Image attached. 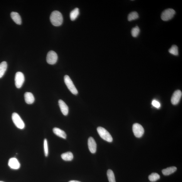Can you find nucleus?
Returning <instances> with one entry per match:
<instances>
[{"instance_id":"nucleus-11","label":"nucleus","mask_w":182,"mask_h":182,"mask_svg":"<svg viewBox=\"0 0 182 182\" xmlns=\"http://www.w3.org/2000/svg\"><path fill=\"white\" fill-rule=\"evenodd\" d=\"M8 165L10 168L13 169H18L20 166L18 159L15 157L11 158L9 160Z\"/></svg>"},{"instance_id":"nucleus-6","label":"nucleus","mask_w":182,"mask_h":182,"mask_svg":"<svg viewBox=\"0 0 182 182\" xmlns=\"http://www.w3.org/2000/svg\"><path fill=\"white\" fill-rule=\"evenodd\" d=\"M132 131L134 135L137 138H141L143 135L144 130L142 125L139 124H135L133 125Z\"/></svg>"},{"instance_id":"nucleus-22","label":"nucleus","mask_w":182,"mask_h":182,"mask_svg":"<svg viewBox=\"0 0 182 182\" xmlns=\"http://www.w3.org/2000/svg\"><path fill=\"white\" fill-rule=\"evenodd\" d=\"M169 53L175 56L178 55V46L175 45H173L169 50Z\"/></svg>"},{"instance_id":"nucleus-16","label":"nucleus","mask_w":182,"mask_h":182,"mask_svg":"<svg viewBox=\"0 0 182 182\" xmlns=\"http://www.w3.org/2000/svg\"><path fill=\"white\" fill-rule=\"evenodd\" d=\"M177 168L175 167H168L165 169H164L162 171V173L164 175H169L173 174L177 170Z\"/></svg>"},{"instance_id":"nucleus-1","label":"nucleus","mask_w":182,"mask_h":182,"mask_svg":"<svg viewBox=\"0 0 182 182\" xmlns=\"http://www.w3.org/2000/svg\"><path fill=\"white\" fill-rule=\"evenodd\" d=\"M50 20L51 23L54 26H60L63 23V18L62 15L60 12L54 11L51 14Z\"/></svg>"},{"instance_id":"nucleus-12","label":"nucleus","mask_w":182,"mask_h":182,"mask_svg":"<svg viewBox=\"0 0 182 182\" xmlns=\"http://www.w3.org/2000/svg\"><path fill=\"white\" fill-rule=\"evenodd\" d=\"M58 104L61 112L65 116L67 115L68 113V106L63 101L61 100H59Z\"/></svg>"},{"instance_id":"nucleus-27","label":"nucleus","mask_w":182,"mask_h":182,"mask_svg":"<svg viewBox=\"0 0 182 182\" xmlns=\"http://www.w3.org/2000/svg\"><path fill=\"white\" fill-rule=\"evenodd\" d=\"M68 182H81L78 181H69Z\"/></svg>"},{"instance_id":"nucleus-19","label":"nucleus","mask_w":182,"mask_h":182,"mask_svg":"<svg viewBox=\"0 0 182 182\" xmlns=\"http://www.w3.org/2000/svg\"><path fill=\"white\" fill-rule=\"evenodd\" d=\"M79 14V9L76 8L71 12L70 18L72 21H74L77 18Z\"/></svg>"},{"instance_id":"nucleus-14","label":"nucleus","mask_w":182,"mask_h":182,"mask_svg":"<svg viewBox=\"0 0 182 182\" xmlns=\"http://www.w3.org/2000/svg\"><path fill=\"white\" fill-rule=\"evenodd\" d=\"M24 98L27 104H32L34 101V96L31 92H26L24 94Z\"/></svg>"},{"instance_id":"nucleus-20","label":"nucleus","mask_w":182,"mask_h":182,"mask_svg":"<svg viewBox=\"0 0 182 182\" xmlns=\"http://www.w3.org/2000/svg\"><path fill=\"white\" fill-rule=\"evenodd\" d=\"M139 15L136 12H132L130 13L128 16V20L129 21L135 20L139 18Z\"/></svg>"},{"instance_id":"nucleus-8","label":"nucleus","mask_w":182,"mask_h":182,"mask_svg":"<svg viewBox=\"0 0 182 182\" xmlns=\"http://www.w3.org/2000/svg\"><path fill=\"white\" fill-rule=\"evenodd\" d=\"M25 80L24 74L21 72H18L16 73L15 81V84L17 88H21Z\"/></svg>"},{"instance_id":"nucleus-28","label":"nucleus","mask_w":182,"mask_h":182,"mask_svg":"<svg viewBox=\"0 0 182 182\" xmlns=\"http://www.w3.org/2000/svg\"><path fill=\"white\" fill-rule=\"evenodd\" d=\"M0 182H4L2 181H0Z\"/></svg>"},{"instance_id":"nucleus-13","label":"nucleus","mask_w":182,"mask_h":182,"mask_svg":"<svg viewBox=\"0 0 182 182\" xmlns=\"http://www.w3.org/2000/svg\"><path fill=\"white\" fill-rule=\"evenodd\" d=\"M11 18L15 23L18 25H21L22 23L21 17L19 14L16 12H12L11 14Z\"/></svg>"},{"instance_id":"nucleus-24","label":"nucleus","mask_w":182,"mask_h":182,"mask_svg":"<svg viewBox=\"0 0 182 182\" xmlns=\"http://www.w3.org/2000/svg\"><path fill=\"white\" fill-rule=\"evenodd\" d=\"M140 32V29L138 26H136L133 28L131 30L132 36L134 38L137 37Z\"/></svg>"},{"instance_id":"nucleus-10","label":"nucleus","mask_w":182,"mask_h":182,"mask_svg":"<svg viewBox=\"0 0 182 182\" xmlns=\"http://www.w3.org/2000/svg\"><path fill=\"white\" fill-rule=\"evenodd\" d=\"M88 148L92 154H95L97 151V144L92 137H90L88 139Z\"/></svg>"},{"instance_id":"nucleus-23","label":"nucleus","mask_w":182,"mask_h":182,"mask_svg":"<svg viewBox=\"0 0 182 182\" xmlns=\"http://www.w3.org/2000/svg\"><path fill=\"white\" fill-rule=\"evenodd\" d=\"M160 176L157 173H152L149 177V180L152 182H155L160 179Z\"/></svg>"},{"instance_id":"nucleus-4","label":"nucleus","mask_w":182,"mask_h":182,"mask_svg":"<svg viewBox=\"0 0 182 182\" xmlns=\"http://www.w3.org/2000/svg\"><path fill=\"white\" fill-rule=\"evenodd\" d=\"M12 119L16 126L20 129H23L25 127V124L18 114L14 113L12 115Z\"/></svg>"},{"instance_id":"nucleus-5","label":"nucleus","mask_w":182,"mask_h":182,"mask_svg":"<svg viewBox=\"0 0 182 182\" xmlns=\"http://www.w3.org/2000/svg\"><path fill=\"white\" fill-rule=\"evenodd\" d=\"M175 13V11L173 9H166L161 14V19L164 21H169L173 18Z\"/></svg>"},{"instance_id":"nucleus-21","label":"nucleus","mask_w":182,"mask_h":182,"mask_svg":"<svg viewBox=\"0 0 182 182\" xmlns=\"http://www.w3.org/2000/svg\"><path fill=\"white\" fill-rule=\"evenodd\" d=\"M107 175L109 182H116L114 173L111 170H108L107 172Z\"/></svg>"},{"instance_id":"nucleus-7","label":"nucleus","mask_w":182,"mask_h":182,"mask_svg":"<svg viewBox=\"0 0 182 182\" xmlns=\"http://www.w3.org/2000/svg\"><path fill=\"white\" fill-rule=\"evenodd\" d=\"M58 56L57 53L53 51L49 52L47 56V62L50 65H54L57 62Z\"/></svg>"},{"instance_id":"nucleus-9","label":"nucleus","mask_w":182,"mask_h":182,"mask_svg":"<svg viewBox=\"0 0 182 182\" xmlns=\"http://www.w3.org/2000/svg\"><path fill=\"white\" fill-rule=\"evenodd\" d=\"M182 93L180 90H177L173 93L171 99L172 104L173 105L178 104L181 98Z\"/></svg>"},{"instance_id":"nucleus-15","label":"nucleus","mask_w":182,"mask_h":182,"mask_svg":"<svg viewBox=\"0 0 182 182\" xmlns=\"http://www.w3.org/2000/svg\"><path fill=\"white\" fill-rule=\"evenodd\" d=\"M53 132L56 135L63 139H66V132L63 130L55 127L53 130Z\"/></svg>"},{"instance_id":"nucleus-26","label":"nucleus","mask_w":182,"mask_h":182,"mask_svg":"<svg viewBox=\"0 0 182 182\" xmlns=\"http://www.w3.org/2000/svg\"><path fill=\"white\" fill-rule=\"evenodd\" d=\"M152 104L154 107L157 108H159L160 107V103L159 102L156 100H154L152 101Z\"/></svg>"},{"instance_id":"nucleus-3","label":"nucleus","mask_w":182,"mask_h":182,"mask_svg":"<svg viewBox=\"0 0 182 182\" xmlns=\"http://www.w3.org/2000/svg\"><path fill=\"white\" fill-rule=\"evenodd\" d=\"M64 82L66 87L74 95H77L78 93V90L69 76L67 75L65 76Z\"/></svg>"},{"instance_id":"nucleus-25","label":"nucleus","mask_w":182,"mask_h":182,"mask_svg":"<svg viewBox=\"0 0 182 182\" xmlns=\"http://www.w3.org/2000/svg\"><path fill=\"white\" fill-rule=\"evenodd\" d=\"M44 152L46 157H47L48 155V145L47 140L45 139L44 140Z\"/></svg>"},{"instance_id":"nucleus-18","label":"nucleus","mask_w":182,"mask_h":182,"mask_svg":"<svg viewBox=\"0 0 182 182\" xmlns=\"http://www.w3.org/2000/svg\"><path fill=\"white\" fill-rule=\"evenodd\" d=\"M61 157L65 161H71L73 159V155L72 152H68L61 154Z\"/></svg>"},{"instance_id":"nucleus-2","label":"nucleus","mask_w":182,"mask_h":182,"mask_svg":"<svg viewBox=\"0 0 182 182\" xmlns=\"http://www.w3.org/2000/svg\"><path fill=\"white\" fill-rule=\"evenodd\" d=\"M97 130L98 134L103 139L109 142H111L113 141V138L111 135L104 128L99 127L97 128Z\"/></svg>"},{"instance_id":"nucleus-17","label":"nucleus","mask_w":182,"mask_h":182,"mask_svg":"<svg viewBox=\"0 0 182 182\" xmlns=\"http://www.w3.org/2000/svg\"><path fill=\"white\" fill-rule=\"evenodd\" d=\"M7 68V63L6 61H3L0 63V78L3 77Z\"/></svg>"}]
</instances>
